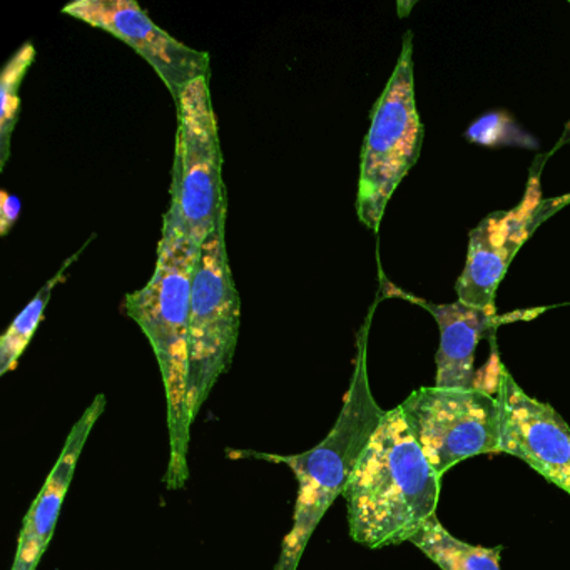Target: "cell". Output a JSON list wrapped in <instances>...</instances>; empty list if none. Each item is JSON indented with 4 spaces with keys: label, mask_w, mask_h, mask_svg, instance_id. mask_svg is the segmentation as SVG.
I'll return each mask as SVG.
<instances>
[{
    "label": "cell",
    "mask_w": 570,
    "mask_h": 570,
    "mask_svg": "<svg viewBox=\"0 0 570 570\" xmlns=\"http://www.w3.org/2000/svg\"><path fill=\"white\" fill-rule=\"evenodd\" d=\"M440 479L400 405L386 410L343 492L350 537L366 549L412 542L436 517Z\"/></svg>",
    "instance_id": "1"
},
{
    "label": "cell",
    "mask_w": 570,
    "mask_h": 570,
    "mask_svg": "<svg viewBox=\"0 0 570 570\" xmlns=\"http://www.w3.org/2000/svg\"><path fill=\"white\" fill-rule=\"evenodd\" d=\"M199 249L173 212L163 218L155 273L141 289L125 298L126 313L141 326L155 350L168 400L169 453L165 483L178 490L188 482L189 433L188 333L193 273Z\"/></svg>",
    "instance_id": "2"
},
{
    "label": "cell",
    "mask_w": 570,
    "mask_h": 570,
    "mask_svg": "<svg viewBox=\"0 0 570 570\" xmlns=\"http://www.w3.org/2000/svg\"><path fill=\"white\" fill-rule=\"evenodd\" d=\"M376 303L356 336V358L352 382L342 410L328 435L315 449L298 455H265L243 453L258 459L276 460L292 466L298 480V499L292 532L285 537L275 570H296L309 537L315 532L326 510L343 495L370 439L385 416L370 389L368 333Z\"/></svg>",
    "instance_id": "3"
},
{
    "label": "cell",
    "mask_w": 570,
    "mask_h": 570,
    "mask_svg": "<svg viewBox=\"0 0 570 570\" xmlns=\"http://www.w3.org/2000/svg\"><path fill=\"white\" fill-rule=\"evenodd\" d=\"M423 125L415 102L413 35L406 32L393 75L375 102L360 156L356 215L379 233L386 206L410 169L419 161Z\"/></svg>",
    "instance_id": "4"
},
{
    "label": "cell",
    "mask_w": 570,
    "mask_h": 570,
    "mask_svg": "<svg viewBox=\"0 0 570 570\" xmlns=\"http://www.w3.org/2000/svg\"><path fill=\"white\" fill-rule=\"evenodd\" d=\"M178 109L171 203L196 249L228 219V193L223 183V155L209 78L188 86Z\"/></svg>",
    "instance_id": "5"
},
{
    "label": "cell",
    "mask_w": 570,
    "mask_h": 570,
    "mask_svg": "<svg viewBox=\"0 0 570 570\" xmlns=\"http://www.w3.org/2000/svg\"><path fill=\"white\" fill-rule=\"evenodd\" d=\"M242 326V298L226 248V223L203 243L193 273L188 333V405L195 422L219 376L232 366Z\"/></svg>",
    "instance_id": "6"
},
{
    "label": "cell",
    "mask_w": 570,
    "mask_h": 570,
    "mask_svg": "<svg viewBox=\"0 0 570 570\" xmlns=\"http://www.w3.org/2000/svg\"><path fill=\"white\" fill-rule=\"evenodd\" d=\"M400 409L440 476L470 456L500 452L499 402L485 390L422 386Z\"/></svg>",
    "instance_id": "7"
},
{
    "label": "cell",
    "mask_w": 570,
    "mask_h": 570,
    "mask_svg": "<svg viewBox=\"0 0 570 570\" xmlns=\"http://www.w3.org/2000/svg\"><path fill=\"white\" fill-rule=\"evenodd\" d=\"M567 205H570V195L543 199L533 178L517 208L483 218L470 232L465 268L455 285L459 302L493 309L497 288L517 252L543 222Z\"/></svg>",
    "instance_id": "8"
},
{
    "label": "cell",
    "mask_w": 570,
    "mask_h": 570,
    "mask_svg": "<svg viewBox=\"0 0 570 570\" xmlns=\"http://www.w3.org/2000/svg\"><path fill=\"white\" fill-rule=\"evenodd\" d=\"M62 14L109 32L135 49L155 69L175 102L191 82L212 75L208 52L169 36L135 0H78L66 6Z\"/></svg>",
    "instance_id": "9"
},
{
    "label": "cell",
    "mask_w": 570,
    "mask_h": 570,
    "mask_svg": "<svg viewBox=\"0 0 570 570\" xmlns=\"http://www.w3.org/2000/svg\"><path fill=\"white\" fill-rule=\"evenodd\" d=\"M500 452L523 460L570 495V426L549 403L527 395L499 366Z\"/></svg>",
    "instance_id": "10"
},
{
    "label": "cell",
    "mask_w": 570,
    "mask_h": 570,
    "mask_svg": "<svg viewBox=\"0 0 570 570\" xmlns=\"http://www.w3.org/2000/svg\"><path fill=\"white\" fill-rule=\"evenodd\" d=\"M105 406L106 396H96L95 402L72 426L58 463L26 515L12 570L38 569L39 560L45 556L46 547L55 533L56 522H58L62 502H65L66 493L71 485L72 475H75L86 440L95 429L101 413L105 412Z\"/></svg>",
    "instance_id": "11"
},
{
    "label": "cell",
    "mask_w": 570,
    "mask_h": 570,
    "mask_svg": "<svg viewBox=\"0 0 570 570\" xmlns=\"http://www.w3.org/2000/svg\"><path fill=\"white\" fill-rule=\"evenodd\" d=\"M439 323L440 348L436 352L435 386L439 389H476L473 362L480 340L502 323L493 309L475 308L456 302L435 303L415 299Z\"/></svg>",
    "instance_id": "12"
},
{
    "label": "cell",
    "mask_w": 570,
    "mask_h": 570,
    "mask_svg": "<svg viewBox=\"0 0 570 570\" xmlns=\"http://www.w3.org/2000/svg\"><path fill=\"white\" fill-rule=\"evenodd\" d=\"M439 569L442 570H502L500 557L503 547H480L453 537L440 520L432 519L412 540Z\"/></svg>",
    "instance_id": "13"
},
{
    "label": "cell",
    "mask_w": 570,
    "mask_h": 570,
    "mask_svg": "<svg viewBox=\"0 0 570 570\" xmlns=\"http://www.w3.org/2000/svg\"><path fill=\"white\" fill-rule=\"evenodd\" d=\"M92 238H95V236H91V239ZM91 239L86 242L85 246L78 249L71 258L62 263L59 272L36 293L35 298L28 303V306L16 316L14 322L6 330L4 335L0 338V375H6V373L16 368L22 353L26 352L29 343H31L32 336L38 332L39 323H41L42 316H45L46 308H48L49 299H51L56 286H58L59 283L66 282V273L78 262L79 256L88 248Z\"/></svg>",
    "instance_id": "14"
},
{
    "label": "cell",
    "mask_w": 570,
    "mask_h": 570,
    "mask_svg": "<svg viewBox=\"0 0 570 570\" xmlns=\"http://www.w3.org/2000/svg\"><path fill=\"white\" fill-rule=\"evenodd\" d=\"M35 59V45L24 42L9 59L0 76V171L6 168L11 156V139L21 109L19 89Z\"/></svg>",
    "instance_id": "15"
},
{
    "label": "cell",
    "mask_w": 570,
    "mask_h": 570,
    "mask_svg": "<svg viewBox=\"0 0 570 570\" xmlns=\"http://www.w3.org/2000/svg\"><path fill=\"white\" fill-rule=\"evenodd\" d=\"M21 216V199L11 193H0V235L6 236Z\"/></svg>",
    "instance_id": "16"
}]
</instances>
